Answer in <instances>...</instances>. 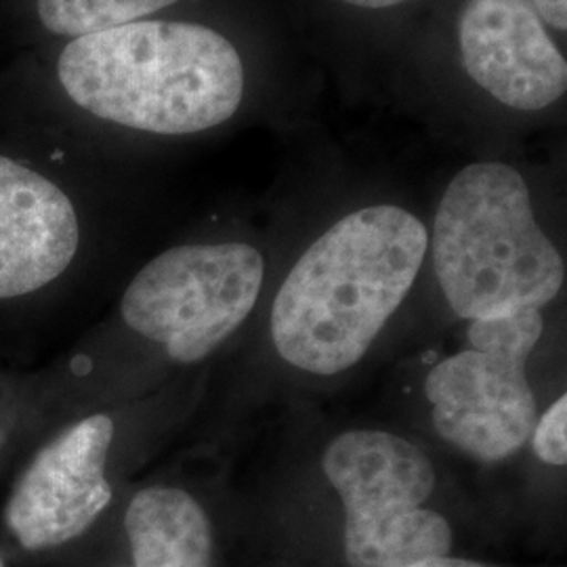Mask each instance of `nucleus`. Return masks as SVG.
I'll list each match as a JSON object with an SVG mask.
<instances>
[{"label": "nucleus", "instance_id": "obj_7", "mask_svg": "<svg viewBox=\"0 0 567 567\" xmlns=\"http://www.w3.org/2000/svg\"><path fill=\"white\" fill-rule=\"evenodd\" d=\"M112 442L114 421L93 414L42 447L4 511L7 527L23 550L65 547L102 519L114 498L105 475Z\"/></svg>", "mask_w": 567, "mask_h": 567}, {"label": "nucleus", "instance_id": "obj_8", "mask_svg": "<svg viewBox=\"0 0 567 567\" xmlns=\"http://www.w3.org/2000/svg\"><path fill=\"white\" fill-rule=\"evenodd\" d=\"M458 42L466 74L508 107L536 112L566 95V58L532 0H468Z\"/></svg>", "mask_w": 567, "mask_h": 567}, {"label": "nucleus", "instance_id": "obj_14", "mask_svg": "<svg viewBox=\"0 0 567 567\" xmlns=\"http://www.w3.org/2000/svg\"><path fill=\"white\" fill-rule=\"evenodd\" d=\"M404 567H503L496 564H486L480 559H468V557H456V555H442V557H429V559H421L414 561L410 566Z\"/></svg>", "mask_w": 567, "mask_h": 567}, {"label": "nucleus", "instance_id": "obj_10", "mask_svg": "<svg viewBox=\"0 0 567 567\" xmlns=\"http://www.w3.org/2000/svg\"><path fill=\"white\" fill-rule=\"evenodd\" d=\"M122 526L126 561L114 567H215L213 519L183 487H143L124 511Z\"/></svg>", "mask_w": 567, "mask_h": 567}, {"label": "nucleus", "instance_id": "obj_12", "mask_svg": "<svg viewBox=\"0 0 567 567\" xmlns=\"http://www.w3.org/2000/svg\"><path fill=\"white\" fill-rule=\"evenodd\" d=\"M567 395L561 393L538 419L529 433V444L540 463L564 468L567 463Z\"/></svg>", "mask_w": 567, "mask_h": 567}, {"label": "nucleus", "instance_id": "obj_1", "mask_svg": "<svg viewBox=\"0 0 567 567\" xmlns=\"http://www.w3.org/2000/svg\"><path fill=\"white\" fill-rule=\"evenodd\" d=\"M429 252L423 221L395 204L344 215L286 274L269 311L284 364L339 377L360 364L404 305Z\"/></svg>", "mask_w": 567, "mask_h": 567}, {"label": "nucleus", "instance_id": "obj_16", "mask_svg": "<svg viewBox=\"0 0 567 567\" xmlns=\"http://www.w3.org/2000/svg\"><path fill=\"white\" fill-rule=\"evenodd\" d=\"M0 567H4V564H2V557H0Z\"/></svg>", "mask_w": 567, "mask_h": 567}, {"label": "nucleus", "instance_id": "obj_6", "mask_svg": "<svg viewBox=\"0 0 567 567\" xmlns=\"http://www.w3.org/2000/svg\"><path fill=\"white\" fill-rule=\"evenodd\" d=\"M264 282V255L250 244L175 246L126 286L122 320L168 360L198 364L250 318Z\"/></svg>", "mask_w": 567, "mask_h": 567}, {"label": "nucleus", "instance_id": "obj_9", "mask_svg": "<svg viewBox=\"0 0 567 567\" xmlns=\"http://www.w3.org/2000/svg\"><path fill=\"white\" fill-rule=\"evenodd\" d=\"M79 244L72 200L34 168L0 156V299L58 280Z\"/></svg>", "mask_w": 567, "mask_h": 567}, {"label": "nucleus", "instance_id": "obj_11", "mask_svg": "<svg viewBox=\"0 0 567 567\" xmlns=\"http://www.w3.org/2000/svg\"><path fill=\"white\" fill-rule=\"evenodd\" d=\"M177 0H39L42 25L60 37H86L142 20Z\"/></svg>", "mask_w": 567, "mask_h": 567}, {"label": "nucleus", "instance_id": "obj_4", "mask_svg": "<svg viewBox=\"0 0 567 567\" xmlns=\"http://www.w3.org/2000/svg\"><path fill=\"white\" fill-rule=\"evenodd\" d=\"M322 468L343 507L347 566L404 567L454 550V527L431 507L437 471L421 444L355 426L328 442Z\"/></svg>", "mask_w": 567, "mask_h": 567}, {"label": "nucleus", "instance_id": "obj_15", "mask_svg": "<svg viewBox=\"0 0 567 567\" xmlns=\"http://www.w3.org/2000/svg\"><path fill=\"white\" fill-rule=\"evenodd\" d=\"M343 2L355 4V7H364V9H389V7L402 4L405 0H343Z\"/></svg>", "mask_w": 567, "mask_h": 567}, {"label": "nucleus", "instance_id": "obj_3", "mask_svg": "<svg viewBox=\"0 0 567 567\" xmlns=\"http://www.w3.org/2000/svg\"><path fill=\"white\" fill-rule=\"evenodd\" d=\"M431 257L452 313L465 322L545 309L566 284V264L536 221L522 173L468 164L437 204Z\"/></svg>", "mask_w": 567, "mask_h": 567}, {"label": "nucleus", "instance_id": "obj_2", "mask_svg": "<svg viewBox=\"0 0 567 567\" xmlns=\"http://www.w3.org/2000/svg\"><path fill=\"white\" fill-rule=\"evenodd\" d=\"M68 97L102 121L189 135L219 126L240 107L243 60L200 23L133 21L79 37L58 63Z\"/></svg>", "mask_w": 567, "mask_h": 567}, {"label": "nucleus", "instance_id": "obj_5", "mask_svg": "<svg viewBox=\"0 0 567 567\" xmlns=\"http://www.w3.org/2000/svg\"><path fill=\"white\" fill-rule=\"evenodd\" d=\"M545 332L540 309L473 320L463 349L426 372L429 419L437 437L466 458L496 465L529 442L538 402L527 362Z\"/></svg>", "mask_w": 567, "mask_h": 567}, {"label": "nucleus", "instance_id": "obj_13", "mask_svg": "<svg viewBox=\"0 0 567 567\" xmlns=\"http://www.w3.org/2000/svg\"><path fill=\"white\" fill-rule=\"evenodd\" d=\"M540 20L547 21L555 30L567 28V0H532Z\"/></svg>", "mask_w": 567, "mask_h": 567}]
</instances>
